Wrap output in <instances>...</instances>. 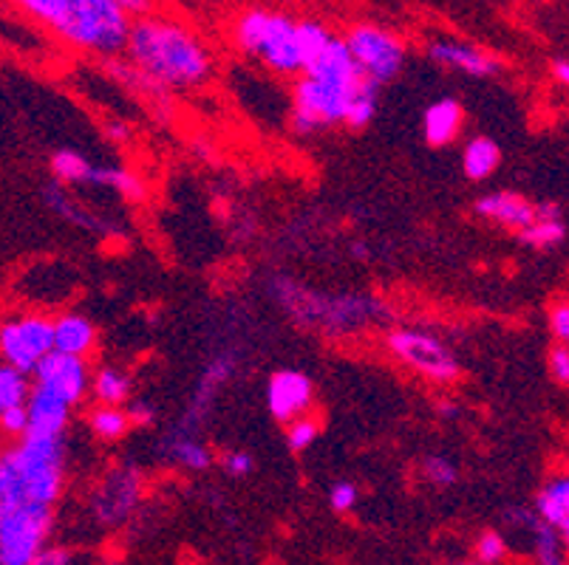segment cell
<instances>
[{
  "mask_svg": "<svg viewBox=\"0 0 569 565\" xmlns=\"http://www.w3.org/2000/svg\"><path fill=\"white\" fill-rule=\"evenodd\" d=\"M128 62L164 91H193L213 77V54L193 29L179 20H133L126 46Z\"/></svg>",
  "mask_w": 569,
  "mask_h": 565,
  "instance_id": "1",
  "label": "cell"
},
{
  "mask_svg": "<svg viewBox=\"0 0 569 565\" xmlns=\"http://www.w3.org/2000/svg\"><path fill=\"white\" fill-rule=\"evenodd\" d=\"M66 490V444L54 435H32L0 450V509H54Z\"/></svg>",
  "mask_w": 569,
  "mask_h": 565,
  "instance_id": "2",
  "label": "cell"
},
{
  "mask_svg": "<svg viewBox=\"0 0 569 565\" xmlns=\"http://www.w3.org/2000/svg\"><path fill=\"white\" fill-rule=\"evenodd\" d=\"M269 294L301 329L329 336H351L375 329L388 317V303L363 292H312L287 274L269 280Z\"/></svg>",
  "mask_w": 569,
  "mask_h": 565,
  "instance_id": "3",
  "label": "cell"
},
{
  "mask_svg": "<svg viewBox=\"0 0 569 565\" xmlns=\"http://www.w3.org/2000/svg\"><path fill=\"white\" fill-rule=\"evenodd\" d=\"M232 40L244 54L258 57L269 71L283 77L303 74V57L298 46V20L272 9H247L232 26Z\"/></svg>",
  "mask_w": 569,
  "mask_h": 565,
  "instance_id": "4",
  "label": "cell"
},
{
  "mask_svg": "<svg viewBox=\"0 0 569 565\" xmlns=\"http://www.w3.org/2000/svg\"><path fill=\"white\" fill-rule=\"evenodd\" d=\"M133 20L113 0H69L57 34L71 49L117 60L128 46V31Z\"/></svg>",
  "mask_w": 569,
  "mask_h": 565,
  "instance_id": "5",
  "label": "cell"
},
{
  "mask_svg": "<svg viewBox=\"0 0 569 565\" xmlns=\"http://www.w3.org/2000/svg\"><path fill=\"white\" fill-rule=\"evenodd\" d=\"M386 351L402 367H408L431 385L448 387L462 380V362H459L457 351L431 331L411 329V325L391 329L386 334Z\"/></svg>",
  "mask_w": 569,
  "mask_h": 565,
  "instance_id": "6",
  "label": "cell"
},
{
  "mask_svg": "<svg viewBox=\"0 0 569 565\" xmlns=\"http://www.w3.org/2000/svg\"><path fill=\"white\" fill-rule=\"evenodd\" d=\"M366 82V80H363ZM360 85H338V82H320L312 77H303L292 88V131L298 137H315L335 124H346L355 93Z\"/></svg>",
  "mask_w": 569,
  "mask_h": 565,
  "instance_id": "7",
  "label": "cell"
},
{
  "mask_svg": "<svg viewBox=\"0 0 569 565\" xmlns=\"http://www.w3.org/2000/svg\"><path fill=\"white\" fill-rule=\"evenodd\" d=\"M343 43L360 74L375 82L377 88L395 80L406 65V43L397 38L395 31L382 29L377 23L351 26Z\"/></svg>",
  "mask_w": 569,
  "mask_h": 565,
  "instance_id": "8",
  "label": "cell"
},
{
  "mask_svg": "<svg viewBox=\"0 0 569 565\" xmlns=\"http://www.w3.org/2000/svg\"><path fill=\"white\" fill-rule=\"evenodd\" d=\"M54 509L12 506L0 517V565H29L51 541Z\"/></svg>",
  "mask_w": 569,
  "mask_h": 565,
  "instance_id": "9",
  "label": "cell"
},
{
  "mask_svg": "<svg viewBox=\"0 0 569 565\" xmlns=\"http://www.w3.org/2000/svg\"><path fill=\"white\" fill-rule=\"evenodd\" d=\"M54 351L51 317L40 311H20L0 323V362L32 376L34 367Z\"/></svg>",
  "mask_w": 569,
  "mask_h": 565,
  "instance_id": "10",
  "label": "cell"
},
{
  "mask_svg": "<svg viewBox=\"0 0 569 565\" xmlns=\"http://www.w3.org/2000/svg\"><path fill=\"white\" fill-rule=\"evenodd\" d=\"M139 504H142V473L133 464H117L108 470L88 495V512L106 528H117L131 521Z\"/></svg>",
  "mask_w": 569,
  "mask_h": 565,
  "instance_id": "11",
  "label": "cell"
},
{
  "mask_svg": "<svg viewBox=\"0 0 569 565\" xmlns=\"http://www.w3.org/2000/svg\"><path fill=\"white\" fill-rule=\"evenodd\" d=\"M91 362L80 360V356L57 354L51 351L32 373V385L43 387V391L54 393L57 398H63L71 411L80 407L88 398V385H91Z\"/></svg>",
  "mask_w": 569,
  "mask_h": 565,
  "instance_id": "12",
  "label": "cell"
},
{
  "mask_svg": "<svg viewBox=\"0 0 569 565\" xmlns=\"http://www.w3.org/2000/svg\"><path fill=\"white\" fill-rule=\"evenodd\" d=\"M315 407V382L307 371L281 367L267 382V411L276 422L289 424L309 416Z\"/></svg>",
  "mask_w": 569,
  "mask_h": 565,
  "instance_id": "13",
  "label": "cell"
},
{
  "mask_svg": "<svg viewBox=\"0 0 569 565\" xmlns=\"http://www.w3.org/2000/svg\"><path fill=\"white\" fill-rule=\"evenodd\" d=\"M236 373V356L230 354H221L216 356L210 365L201 371L199 382H196L193 387V396H190V404L188 411H184L182 422L176 424L173 430H179V433H188V435H199V427L204 424V418L210 416V411H213L216 398H219L221 387L230 382V376Z\"/></svg>",
  "mask_w": 569,
  "mask_h": 565,
  "instance_id": "14",
  "label": "cell"
},
{
  "mask_svg": "<svg viewBox=\"0 0 569 565\" xmlns=\"http://www.w3.org/2000/svg\"><path fill=\"white\" fill-rule=\"evenodd\" d=\"M428 57L437 65H442V69L462 71V74L476 77V80H488V77H496L501 71L499 57H493L485 49H476L470 43H462V40H431L428 43Z\"/></svg>",
  "mask_w": 569,
  "mask_h": 565,
  "instance_id": "15",
  "label": "cell"
},
{
  "mask_svg": "<svg viewBox=\"0 0 569 565\" xmlns=\"http://www.w3.org/2000/svg\"><path fill=\"white\" fill-rule=\"evenodd\" d=\"M473 212L488 224L501 226V230L521 232L536 221V204L513 190H496V193L482 195L473 204Z\"/></svg>",
  "mask_w": 569,
  "mask_h": 565,
  "instance_id": "16",
  "label": "cell"
},
{
  "mask_svg": "<svg viewBox=\"0 0 569 565\" xmlns=\"http://www.w3.org/2000/svg\"><path fill=\"white\" fill-rule=\"evenodd\" d=\"M100 331H97L94 320L86 317L82 311H63L51 317V342H54L57 354H69L88 360L94 354Z\"/></svg>",
  "mask_w": 569,
  "mask_h": 565,
  "instance_id": "17",
  "label": "cell"
},
{
  "mask_svg": "<svg viewBox=\"0 0 569 565\" xmlns=\"http://www.w3.org/2000/svg\"><path fill=\"white\" fill-rule=\"evenodd\" d=\"M26 413H29V433L63 438L74 411H71L63 398H57L54 393L32 385V393L26 398Z\"/></svg>",
  "mask_w": 569,
  "mask_h": 565,
  "instance_id": "18",
  "label": "cell"
},
{
  "mask_svg": "<svg viewBox=\"0 0 569 565\" xmlns=\"http://www.w3.org/2000/svg\"><path fill=\"white\" fill-rule=\"evenodd\" d=\"M532 515L538 523L550 526L552 532H558L563 543L569 537V478L567 475H550V478L541 484L536 495V504H532Z\"/></svg>",
  "mask_w": 569,
  "mask_h": 565,
  "instance_id": "19",
  "label": "cell"
},
{
  "mask_svg": "<svg viewBox=\"0 0 569 565\" xmlns=\"http://www.w3.org/2000/svg\"><path fill=\"white\" fill-rule=\"evenodd\" d=\"M303 77H312L320 82H338V85H360L366 80L351 60L343 38L329 40V46L303 69Z\"/></svg>",
  "mask_w": 569,
  "mask_h": 565,
  "instance_id": "20",
  "label": "cell"
},
{
  "mask_svg": "<svg viewBox=\"0 0 569 565\" xmlns=\"http://www.w3.org/2000/svg\"><path fill=\"white\" fill-rule=\"evenodd\" d=\"M465 124V108L462 102L453 97H442V100L431 102L422 117V137L431 148H448L459 139Z\"/></svg>",
  "mask_w": 569,
  "mask_h": 565,
  "instance_id": "21",
  "label": "cell"
},
{
  "mask_svg": "<svg viewBox=\"0 0 569 565\" xmlns=\"http://www.w3.org/2000/svg\"><path fill=\"white\" fill-rule=\"evenodd\" d=\"M162 453L170 464L190 470V473H207L213 466V450L201 442L199 435L170 430L162 442Z\"/></svg>",
  "mask_w": 569,
  "mask_h": 565,
  "instance_id": "22",
  "label": "cell"
},
{
  "mask_svg": "<svg viewBox=\"0 0 569 565\" xmlns=\"http://www.w3.org/2000/svg\"><path fill=\"white\" fill-rule=\"evenodd\" d=\"M88 396L94 398V404H111V407H126L133 398V382L131 373L119 365H100L91 371V385H88Z\"/></svg>",
  "mask_w": 569,
  "mask_h": 565,
  "instance_id": "23",
  "label": "cell"
},
{
  "mask_svg": "<svg viewBox=\"0 0 569 565\" xmlns=\"http://www.w3.org/2000/svg\"><path fill=\"white\" fill-rule=\"evenodd\" d=\"M43 199H46V206H49L57 218H63V221H69V224L80 226V230L100 232V235H111L113 232L102 218H97L94 212H88L80 201L71 199L66 186L54 184V181L43 190Z\"/></svg>",
  "mask_w": 569,
  "mask_h": 565,
  "instance_id": "24",
  "label": "cell"
},
{
  "mask_svg": "<svg viewBox=\"0 0 569 565\" xmlns=\"http://www.w3.org/2000/svg\"><path fill=\"white\" fill-rule=\"evenodd\" d=\"M88 184L91 186H106L111 193L122 195L131 204L148 199V184L139 173H133L126 164H94L91 175H88Z\"/></svg>",
  "mask_w": 569,
  "mask_h": 565,
  "instance_id": "25",
  "label": "cell"
},
{
  "mask_svg": "<svg viewBox=\"0 0 569 565\" xmlns=\"http://www.w3.org/2000/svg\"><path fill=\"white\" fill-rule=\"evenodd\" d=\"M501 148L490 137H473L462 148V173L470 181H488L499 170Z\"/></svg>",
  "mask_w": 569,
  "mask_h": 565,
  "instance_id": "26",
  "label": "cell"
},
{
  "mask_svg": "<svg viewBox=\"0 0 569 565\" xmlns=\"http://www.w3.org/2000/svg\"><path fill=\"white\" fill-rule=\"evenodd\" d=\"M49 168H51V179H54V184H60L69 190V186L88 184V175H91L94 162H91V159H86L80 150L63 148V150H54V153H51Z\"/></svg>",
  "mask_w": 569,
  "mask_h": 565,
  "instance_id": "27",
  "label": "cell"
},
{
  "mask_svg": "<svg viewBox=\"0 0 569 565\" xmlns=\"http://www.w3.org/2000/svg\"><path fill=\"white\" fill-rule=\"evenodd\" d=\"M88 430L100 438V442H119L126 438L131 424L122 407H111V404H94L88 411Z\"/></svg>",
  "mask_w": 569,
  "mask_h": 565,
  "instance_id": "28",
  "label": "cell"
},
{
  "mask_svg": "<svg viewBox=\"0 0 569 565\" xmlns=\"http://www.w3.org/2000/svg\"><path fill=\"white\" fill-rule=\"evenodd\" d=\"M29 393H32V376L0 362V416L14 411V407H23Z\"/></svg>",
  "mask_w": 569,
  "mask_h": 565,
  "instance_id": "29",
  "label": "cell"
},
{
  "mask_svg": "<svg viewBox=\"0 0 569 565\" xmlns=\"http://www.w3.org/2000/svg\"><path fill=\"white\" fill-rule=\"evenodd\" d=\"M519 241L536 252H552L567 241V221H532L527 230L519 232Z\"/></svg>",
  "mask_w": 569,
  "mask_h": 565,
  "instance_id": "30",
  "label": "cell"
},
{
  "mask_svg": "<svg viewBox=\"0 0 569 565\" xmlns=\"http://www.w3.org/2000/svg\"><path fill=\"white\" fill-rule=\"evenodd\" d=\"M527 532H532V557H536V565H567V552H563V541L558 537V532H552L550 526L538 521H532Z\"/></svg>",
  "mask_w": 569,
  "mask_h": 565,
  "instance_id": "31",
  "label": "cell"
},
{
  "mask_svg": "<svg viewBox=\"0 0 569 565\" xmlns=\"http://www.w3.org/2000/svg\"><path fill=\"white\" fill-rule=\"evenodd\" d=\"M377 111H380V88L366 80L363 88L351 100L349 113H346V124H349L351 131H363V128H369L375 122Z\"/></svg>",
  "mask_w": 569,
  "mask_h": 565,
  "instance_id": "32",
  "label": "cell"
},
{
  "mask_svg": "<svg viewBox=\"0 0 569 565\" xmlns=\"http://www.w3.org/2000/svg\"><path fill=\"white\" fill-rule=\"evenodd\" d=\"M419 473H422V478L428 481L431 486H437V490H451V486L459 484V464L451 458V455L445 453H431L422 458V464H419Z\"/></svg>",
  "mask_w": 569,
  "mask_h": 565,
  "instance_id": "33",
  "label": "cell"
},
{
  "mask_svg": "<svg viewBox=\"0 0 569 565\" xmlns=\"http://www.w3.org/2000/svg\"><path fill=\"white\" fill-rule=\"evenodd\" d=\"M332 38H335L332 31L326 29L323 23H318V20H301V23H298V46H301L303 69H307L309 62H312L315 57L329 46V40Z\"/></svg>",
  "mask_w": 569,
  "mask_h": 565,
  "instance_id": "34",
  "label": "cell"
},
{
  "mask_svg": "<svg viewBox=\"0 0 569 565\" xmlns=\"http://www.w3.org/2000/svg\"><path fill=\"white\" fill-rule=\"evenodd\" d=\"M323 433V424H320L318 416H303V418H295V422L287 424V444L292 453H307L309 447H315Z\"/></svg>",
  "mask_w": 569,
  "mask_h": 565,
  "instance_id": "35",
  "label": "cell"
},
{
  "mask_svg": "<svg viewBox=\"0 0 569 565\" xmlns=\"http://www.w3.org/2000/svg\"><path fill=\"white\" fill-rule=\"evenodd\" d=\"M14 3H18L20 12L49 26V29H57V23L63 20L66 7H69V0H14Z\"/></svg>",
  "mask_w": 569,
  "mask_h": 565,
  "instance_id": "36",
  "label": "cell"
},
{
  "mask_svg": "<svg viewBox=\"0 0 569 565\" xmlns=\"http://www.w3.org/2000/svg\"><path fill=\"white\" fill-rule=\"evenodd\" d=\"M507 557V541L501 532H482L476 541V563L482 565H499Z\"/></svg>",
  "mask_w": 569,
  "mask_h": 565,
  "instance_id": "37",
  "label": "cell"
},
{
  "mask_svg": "<svg viewBox=\"0 0 569 565\" xmlns=\"http://www.w3.org/2000/svg\"><path fill=\"white\" fill-rule=\"evenodd\" d=\"M221 470H224L230 478H247V475H252V470H256V458H252V453H247V450H227V453L221 455Z\"/></svg>",
  "mask_w": 569,
  "mask_h": 565,
  "instance_id": "38",
  "label": "cell"
},
{
  "mask_svg": "<svg viewBox=\"0 0 569 565\" xmlns=\"http://www.w3.org/2000/svg\"><path fill=\"white\" fill-rule=\"evenodd\" d=\"M357 501H360V490H357V484H351V481H338V484H332V490H329V506H332L338 515H346V512L355 509Z\"/></svg>",
  "mask_w": 569,
  "mask_h": 565,
  "instance_id": "39",
  "label": "cell"
},
{
  "mask_svg": "<svg viewBox=\"0 0 569 565\" xmlns=\"http://www.w3.org/2000/svg\"><path fill=\"white\" fill-rule=\"evenodd\" d=\"M26 433H29V413H26V404L0 416V435H3V438L18 442V438H23Z\"/></svg>",
  "mask_w": 569,
  "mask_h": 565,
  "instance_id": "40",
  "label": "cell"
},
{
  "mask_svg": "<svg viewBox=\"0 0 569 565\" xmlns=\"http://www.w3.org/2000/svg\"><path fill=\"white\" fill-rule=\"evenodd\" d=\"M547 331H550L552 340L558 345H567L569 342V305L567 303H556L547 314Z\"/></svg>",
  "mask_w": 569,
  "mask_h": 565,
  "instance_id": "41",
  "label": "cell"
},
{
  "mask_svg": "<svg viewBox=\"0 0 569 565\" xmlns=\"http://www.w3.org/2000/svg\"><path fill=\"white\" fill-rule=\"evenodd\" d=\"M122 411H126L131 427H151L157 422V407L148 398H131Z\"/></svg>",
  "mask_w": 569,
  "mask_h": 565,
  "instance_id": "42",
  "label": "cell"
},
{
  "mask_svg": "<svg viewBox=\"0 0 569 565\" xmlns=\"http://www.w3.org/2000/svg\"><path fill=\"white\" fill-rule=\"evenodd\" d=\"M547 371H550L552 382L558 385H569V349L567 345H552L547 354Z\"/></svg>",
  "mask_w": 569,
  "mask_h": 565,
  "instance_id": "43",
  "label": "cell"
},
{
  "mask_svg": "<svg viewBox=\"0 0 569 565\" xmlns=\"http://www.w3.org/2000/svg\"><path fill=\"white\" fill-rule=\"evenodd\" d=\"M29 565H74V554L66 546H46Z\"/></svg>",
  "mask_w": 569,
  "mask_h": 565,
  "instance_id": "44",
  "label": "cell"
},
{
  "mask_svg": "<svg viewBox=\"0 0 569 565\" xmlns=\"http://www.w3.org/2000/svg\"><path fill=\"white\" fill-rule=\"evenodd\" d=\"M131 20H142L157 14V0H113Z\"/></svg>",
  "mask_w": 569,
  "mask_h": 565,
  "instance_id": "45",
  "label": "cell"
},
{
  "mask_svg": "<svg viewBox=\"0 0 569 565\" xmlns=\"http://www.w3.org/2000/svg\"><path fill=\"white\" fill-rule=\"evenodd\" d=\"M536 218L538 221H563V210L558 201H538Z\"/></svg>",
  "mask_w": 569,
  "mask_h": 565,
  "instance_id": "46",
  "label": "cell"
},
{
  "mask_svg": "<svg viewBox=\"0 0 569 565\" xmlns=\"http://www.w3.org/2000/svg\"><path fill=\"white\" fill-rule=\"evenodd\" d=\"M106 139L113 144H126L131 139V124L126 122H108L106 124Z\"/></svg>",
  "mask_w": 569,
  "mask_h": 565,
  "instance_id": "47",
  "label": "cell"
},
{
  "mask_svg": "<svg viewBox=\"0 0 569 565\" xmlns=\"http://www.w3.org/2000/svg\"><path fill=\"white\" fill-rule=\"evenodd\" d=\"M437 416H439V422H457V418L462 416V407H459L457 402H439Z\"/></svg>",
  "mask_w": 569,
  "mask_h": 565,
  "instance_id": "48",
  "label": "cell"
},
{
  "mask_svg": "<svg viewBox=\"0 0 569 565\" xmlns=\"http://www.w3.org/2000/svg\"><path fill=\"white\" fill-rule=\"evenodd\" d=\"M550 74H552V80L558 82V85H569V62H567V57H558V60H552Z\"/></svg>",
  "mask_w": 569,
  "mask_h": 565,
  "instance_id": "49",
  "label": "cell"
},
{
  "mask_svg": "<svg viewBox=\"0 0 569 565\" xmlns=\"http://www.w3.org/2000/svg\"><path fill=\"white\" fill-rule=\"evenodd\" d=\"M351 258H355V261H360V263L371 261V249L366 246L363 241H355V243H351Z\"/></svg>",
  "mask_w": 569,
  "mask_h": 565,
  "instance_id": "50",
  "label": "cell"
},
{
  "mask_svg": "<svg viewBox=\"0 0 569 565\" xmlns=\"http://www.w3.org/2000/svg\"><path fill=\"white\" fill-rule=\"evenodd\" d=\"M459 565H482V563H459Z\"/></svg>",
  "mask_w": 569,
  "mask_h": 565,
  "instance_id": "51",
  "label": "cell"
},
{
  "mask_svg": "<svg viewBox=\"0 0 569 565\" xmlns=\"http://www.w3.org/2000/svg\"><path fill=\"white\" fill-rule=\"evenodd\" d=\"M0 517H3V509H0Z\"/></svg>",
  "mask_w": 569,
  "mask_h": 565,
  "instance_id": "52",
  "label": "cell"
}]
</instances>
